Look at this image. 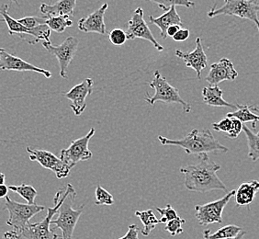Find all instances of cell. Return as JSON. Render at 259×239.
Instances as JSON below:
<instances>
[{
	"mask_svg": "<svg viewBox=\"0 0 259 239\" xmlns=\"http://www.w3.org/2000/svg\"><path fill=\"white\" fill-rule=\"evenodd\" d=\"M199 157V163L180 168V172L185 176V187L190 191L197 192L215 189L226 190V186L217 175L221 166L210 161L208 154H202Z\"/></svg>",
	"mask_w": 259,
	"mask_h": 239,
	"instance_id": "obj_1",
	"label": "cell"
},
{
	"mask_svg": "<svg viewBox=\"0 0 259 239\" xmlns=\"http://www.w3.org/2000/svg\"><path fill=\"white\" fill-rule=\"evenodd\" d=\"M161 145H174L184 150L187 154L202 155L209 153H226L228 148L222 145L209 129H193L184 138L179 140L168 139L164 136H158Z\"/></svg>",
	"mask_w": 259,
	"mask_h": 239,
	"instance_id": "obj_2",
	"label": "cell"
},
{
	"mask_svg": "<svg viewBox=\"0 0 259 239\" xmlns=\"http://www.w3.org/2000/svg\"><path fill=\"white\" fill-rule=\"evenodd\" d=\"M66 188L67 194L57 211L58 217L52 220L51 224H54L56 228L61 230L60 239H73L75 226L84 211L85 205H80L77 209H74V203L77 193L73 185L68 183Z\"/></svg>",
	"mask_w": 259,
	"mask_h": 239,
	"instance_id": "obj_3",
	"label": "cell"
},
{
	"mask_svg": "<svg viewBox=\"0 0 259 239\" xmlns=\"http://www.w3.org/2000/svg\"><path fill=\"white\" fill-rule=\"evenodd\" d=\"M149 86L155 90V94L151 96L147 93L145 98V101H147L150 105L154 106L157 101H162L166 104L177 103L182 106L185 113H190L191 110L190 103L181 98L180 90L170 85L166 78L160 74L158 70H155L154 79L150 82Z\"/></svg>",
	"mask_w": 259,
	"mask_h": 239,
	"instance_id": "obj_4",
	"label": "cell"
},
{
	"mask_svg": "<svg viewBox=\"0 0 259 239\" xmlns=\"http://www.w3.org/2000/svg\"><path fill=\"white\" fill-rule=\"evenodd\" d=\"M10 6L8 4L0 7V15L2 19L0 21H4L8 28L10 35H17L21 40L25 41L29 45H36L40 41L44 42H51V29L46 24H41L33 29L26 28L22 25L19 20H16L10 17L9 14Z\"/></svg>",
	"mask_w": 259,
	"mask_h": 239,
	"instance_id": "obj_5",
	"label": "cell"
},
{
	"mask_svg": "<svg viewBox=\"0 0 259 239\" xmlns=\"http://www.w3.org/2000/svg\"><path fill=\"white\" fill-rule=\"evenodd\" d=\"M67 194V188L58 189L54 198L55 207L48 208V213L44 220L38 223L29 224L24 229L20 232V236L26 239H58L59 235L51 229V221L53 217L57 214L62 203L64 202L65 196Z\"/></svg>",
	"mask_w": 259,
	"mask_h": 239,
	"instance_id": "obj_6",
	"label": "cell"
},
{
	"mask_svg": "<svg viewBox=\"0 0 259 239\" xmlns=\"http://www.w3.org/2000/svg\"><path fill=\"white\" fill-rule=\"evenodd\" d=\"M9 213L7 224L20 234V232L30 224V220L36 214H40L45 210V206L36 204H20L15 202L8 195L5 198L4 209Z\"/></svg>",
	"mask_w": 259,
	"mask_h": 239,
	"instance_id": "obj_7",
	"label": "cell"
},
{
	"mask_svg": "<svg viewBox=\"0 0 259 239\" xmlns=\"http://www.w3.org/2000/svg\"><path fill=\"white\" fill-rule=\"evenodd\" d=\"M258 11V3L253 0H225V5L219 9H216L214 6L208 12V17L214 18L220 15L236 16L241 19L252 20L259 31Z\"/></svg>",
	"mask_w": 259,
	"mask_h": 239,
	"instance_id": "obj_8",
	"label": "cell"
},
{
	"mask_svg": "<svg viewBox=\"0 0 259 239\" xmlns=\"http://www.w3.org/2000/svg\"><path fill=\"white\" fill-rule=\"evenodd\" d=\"M79 42L74 37L69 36L61 45H52L51 42H44L42 46L51 55H55L58 60L60 67V75L63 78H67V68L74 59L78 49Z\"/></svg>",
	"mask_w": 259,
	"mask_h": 239,
	"instance_id": "obj_9",
	"label": "cell"
},
{
	"mask_svg": "<svg viewBox=\"0 0 259 239\" xmlns=\"http://www.w3.org/2000/svg\"><path fill=\"white\" fill-rule=\"evenodd\" d=\"M235 190H232L222 199L210 202L206 205L195 206V216L200 225L207 226L211 224L223 223V213L230 200L234 196Z\"/></svg>",
	"mask_w": 259,
	"mask_h": 239,
	"instance_id": "obj_10",
	"label": "cell"
},
{
	"mask_svg": "<svg viewBox=\"0 0 259 239\" xmlns=\"http://www.w3.org/2000/svg\"><path fill=\"white\" fill-rule=\"evenodd\" d=\"M95 128H91L85 136L72 141L68 148L61 150V160L72 169L78 162L91 160L93 154L89 148V144L91 138L95 135Z\"/></svg>",
	"mask_w": 259,
	"mask_h": 239,
	"instance_id": "obj_11",
	"label": "cell"
},
{
	"mask_svg": "<svg viewBox=\"0 0 259 239\" xmlns=\"http://www.w3.org/2000/svg\"><path fill=\"white\" fill-rule=\"evenodd\" d=\"M26 150L31 161H36L42 168L53 171L57 179H65L72 170V168L65 164L60 157H57L55 154L47 150L34 149L30 146L27 147Z\"/></svg>",
	"mask_w": 259,
	"mask_h": 239,
	"instance_id": "obj_12",
	"label": "cell"
},
{
	"mask_svg": "<svg viewBox=\"0 0 259 239\" xmlns=\"http://www.w3.org/2000/svg\"><path fill=\"white\" fill-rule=\"evenodd\" d=\"M144 15H145V13H144V10L142 8H137L134 11L133 16L127 24L126 34H127L128 39L129 40L144 39V40L149 41L150 43L154 45L159 52L164 50V47L159 45V43L155 40L149 27L145 22Z\"/></svg>",
	"mask_w": 259,
	"mask_h": 239,
	"instance_id": "obj_13",
	"label": "cell"
},
{
	"mask_svg": "<svg viewBox=\"0 0 259 239\" xmlns=\"http://www.w3.org/2000/svg\"><path fill=\"white\" fill-rule=\"evenodd\" d=\"M94 81L92 78H85L78 85L75 86L66 92L65 97L71 101L70 108L75 116H80L87 108V98L93 92Z\"/></svg>",
	"mask_w": 259,
	"mask_h": 239,
	"instance_id": "obj_14",
	"label": "cell"
},
{
	"mask_svg": "<svg viewBox=\"0 0 259 239\" xmlns=\"http://www.w3.org/2000/svg\"><path fill=\"white\" fill-rule=\"evenodd\" d=\"M195 44H196V48L192 52L186 53L182 51L176 50L175 55L177 57L182 59L187 67L195 70L197 77L200 79L202 70H204L208 66V58L205 54L200 37H198L196 39Z\"/></svg>",
	"mask_w": 259,
	"mask_h": 239,
	"instance_id": "obj_15",
	"label": "cell"
},
{
	"mask_svg": "<svg viewBox=\"0 0 259 239\" xmlns=\"http://www.w3.org/2000/svg\"><path fill=\"white\" fill-rule=\"evenodd\" d=\"M0 69L18 72L31 71L45 75L46 78L52 77V73L50 71L31 65L20 57L11 55L4 48H0Z\"/></svg>",
	"mask_w": 259,
	"mask_h": 239,
	"instance_id": "obj_16",
	"label": "cell"
},
{
	"mask_svg": "<svg viewBox=\"0 0 259 239\" xmlns=\"http://www.w3.org/2000/svg\"><path fill=\"white\" fill-rule=\"evenodd\" d=\"M237 76L238 73L234 69V64L227 58H222L210 65L206 81L209 86H218L223 81H234Z\"/></svg>",
	"mask_w": 259,
	"mask_h": 239,
	"instance_id": "obj_17",
	"label": "cell"
},
{
	"mask_svg": "<svg viewBox=\"0 0 259 239\" xmlns=\"http://www.w3.org/2000/svg\"><path fill=\"white\" fill-rule=\"evenodd\" d=\"M109 5L105 3L99 10H96L88 17L82 18L78 21V30L90 33L96 32L100 34H106V24L104 21V15L106 10H108Z\"/></svg>",
	"mask_w": 259,
	"mask_h": 239,
	"instance_id": "obj_18",
	"label": "cell"
},
{
	"mask_svg": "<svg viewBox=\"0 0 259 239\" xmlns=\"http://www.w3.org/2000/svg\"><path fill=\"white\" fill-rule=\"evenodd\" d=\"M150 22L152 24H155L160 29V34L163 39H166V30L172 25H181L182 26V20L180 18L176 6L171 7L169 10H166L164 14L160 16L158 18H155L153 16H149Z\"/></svg>",
	"mask_w": 259,
	"mask_h": 239,
	"instance_id": "obj_19",
	"label": "cell"
},
{
	"mask_svg": "<svg viewBox=\"0 0 259 239\" xmlns=\"http://www.w3.org/2000/svg\"><path fill=\"white\" fill-rule=\"evenodd\" d=\"M77 0H59L54 5L41 4L40 12L45 16H74Z\"/></svg>",
	"mask_w": 259,
	"mask_h": 239,
	"instance_id": "obj_20",
	"label": "cell"
},
{
	"mask_svg": "<svg viewBox=\"0 0 259 239\" xmlns=\"http://www.w3.org/2000/svg\"><path fill=\"white\" fill-rule=\"evenodd\" d=\"M259 181L252 180L250 182H244L235 190L234 197L235 203L238 206H246L253 203L254 196L258 192Z\"/></svg>",
	"mask_w": 259,
	"mask_h": 239,
	"instance_id": "obj_21",
	"label": "cell"
},
{
	"mask_svg": "<svg viewBox=\"0 0 259 239\" xmlns=\"http://www.w3.org/2000/svg\"><path fill=\"white\" fill-rule=\"evenodd\" d=\"M224 91L218 86L206 87L202 90V98L205 103L211 107H226L231 109H236V105L225 101L223 98Z\"/></svg>",
	"mask_w": 259,
	"mask_h": 239,
	"instance_id": "obj_22",
	"label": "cell"
},
{
	"mask_svg": "<svg viewBox=\"0 0 259 239\" xmlns=\"http://www.w3.org/2000/svg\"><path fill=\"white\" fill-rule=\"evenodd\" d=\"M229 118H236L240 120L243 124L252 123V128H256V124L259 122V115L254 113L251 110V106L248 105L236 104V110L229 112L226 115Z\"/></svg>",
	"mask_w": 259,
	"mask_h": 239,
	"instance_id": "obj_23",
	"label": "cell"
},
{
	"mask_svg": "<svg viewBox=\"0 0 259 239\" xmlns=\"http://www.w3.org/2000/svg\"><path fill=\"white\" fill-rule=\"evenodd\" d=\"M135 215L139 217L144 227L141 229V233L144 236H148L150 233L155 229V226L160 224L159 220L156 218L154 211L152 209L146 211H136Z\"/></svg>",
	"mask_w": 259,
	"mask_h": 239,
	"instance_id": "obj_24",
	"label": "cell"
},
{
	"mask_svg": "<svg viewBox=\"0 0 259 239\" xmlns=\"http://www.w3.org/2000/svg\"><path fill=\"white\" fill-rule=\"evenodd\" d=\"M243 231L242 227H239L237 225L234 224H229L224 226L219 230H217L215 233L211 234L210 230H205L203 232V237L204 239H224L228 238V237H234L236 236Z\"/></svg>",
	"mask_w": 259,
	"mask_h": 239,
	"instance_id": "obj_25",
	"label": "cell"
},
{
	"mask_svg": "<svg viewBox=\"0 0 259 239\" xmlns=\"http://www.w3.org/2000/svg\"><path fill=\"white\" fill-rule=\"evenodd\" d=\"M45 24L50 28L51 30L62 33L66 28L73 26V21L70 20L68 15L48 16Z\"/></svg>",
	"mask_w": 259,
	"mask_h": 239,
	"instance_id": "obj_26",
	"label": "cell"
},
{
	"mask_svg": "<svg viewBox=\"0 0 259 239\" xmlns=\"http://www.w3.org/2000/svg\"><path fill=\"white\" fill-rule=\"evenodd\" d=\"M243 130L248 143V156L254 162L259 160V132L253 133L246 125L243 126Z\"/></svg>",
	"mask_w": 259,
	"mask_h": 239,
	"instance_id": "obj_27",
	"label": "cell"
},
{
	"mask_svg": "<svg viewBox=\"0 0 259 239\" xmlns=\"http://www.w3.org/2000/svg\"><path fill=\"white\" fill-rule=\"evenodd\" d=\"M9 189L14 193L20 195L22 199L25 200L27 204L33 205L35 204V198L37 197L38 192L34 187L31 185L21 184L19 186H10Z\"/></svg>",
	"mask_w": 259,
	"mask_h": 239,
	"instance_id": "obj_28",
	"label": "cell"
},
{
	"mask_svg": "<svg viewBox=\"0 0 259 239\" xmlns=\"http://www.w3.org/2000/svg\"><path fill=\"white\" fill-rule=\"evenodd\" d=\"M154 2L156 5L159 7L160 9L166 11L169 10L173 6H182L187 9L194 8L195 3L191 0H147Z\"/></svg>",
	"mask_w": 259,
	"mask_h": 239,
	"instance_id": "obj_29",
	"label": "cell"
},
{
	"mask_svg": "<svg viewBox=\"0 0 259 239\" xmlns=\"http://www.w3.org/2000/svg\"><path fill=\"white\" fill-rule=\"evenodd\" d=\"M95 205H106L111 206L114 205V197L110 194L108 190L102 188L100 185H98L95 189Z\"/></svg>",
	"mask_w": 259,
	"mask_h": 239,
	"instance_id": "obj_30",
	"label": "cell"
},
{
	"mask_svg": "<svg viewBox=\"0 0 259 239\" xmlns=\"http://www.w3.org/2000/svg\"><path fill=\"white\" fill-rule=\"evenodd\" d=\"M186 223V221L181 217H177L175 219L171 220L169 222L166 223V225L164 227V230L168 232L172 236H176L178 234L183 233V228L182 225Z\"/></svg>",
	"mask_w": 259,
	"mask_h": 239,
	"instance_id": "obj_31",
	"label": "cell"
},
{
	"mask_svg": "<svg viewBox=\"0 0 259 239\" xmlns=\"http://www.w3.org/2000/svg\"><path fill=\"white\" fill-rule=\"evenodd\" d=\"M156 211L162 215L161 219L159 220L160 224H166L167 222H169L171 220L179 217L177 211L173 209V207L170 205H166L164 208L156 207Z\"/></svg>",
	"mask_w": 259,
	"mask_h": 239,
	"instance_id": "obj_32",
	"label": "cell"
},
{
	"mask_svg": "<svg viewBox=\"0 0 259 239\" xmlns=\"http://www.w3.org/2000/svg\"><path fill=\"white\" fill-rule=\"evenodd\" d=\"M109 39L112 45L120 46V45H124L126 41L128 40V37L126 34V31L119 29V28H116L110 31V34H109Z\"/></svg>",
	"mask_w": 259,
	"mask_h": 239,
	"instance_id": "obj_33",
	"label": "cell"
},
{
	"mask_svg": "<svg viewBox=\"0 0 259 239\" xmlns=\"http://www.w3.org/2000/svg\"><path fill=\"white\" fill-rule=\"evenodd\" d=\"M46 19H47V17L44 15L42 17H24V18L18 20L22 25L25 26L26 28L33 29L41 24H45Z\"/></svg>",
	"mask_w": 259,
	"mask_h": 239,
	"instance_id": "obj_34",
	"label": "cell"
},
{
	"mask_svg": "<svg viewBox=\"0 0 259 239\" xmlns=\"http://www.w3.org/2000/svg\"><path fill=\"white\" fill-rule=\"evenodd\" d=\"M231 126H232V118L229 117H225L222 121H220L219 123L212 124L213 130L223 134H227L231 129Z\"/></svg>",
	"mask_w": 259,
	"mask_h": 239,
	"instance_id": "obj_35",
	"label": "cell"
},
{
	"mask_svg": "<svg viewBox=\"0 0 259 239\" xmlns=\"http://www.w3.org/2000/svg\"><path fill=\"white\" fill-rule=\"evenodd\" d=\"M243 123L240 120L236 119V118H232V126L229 132L226 134V135L229 138H236L238 135L241 134L242 130H243Z\"/></svg>",
	"mask_w": 259,
	"mask_h": 239,
	"instance_id": "obj_36",
	"label": "cell"
},
{
	"mask_svg": "<svg viewBox=\"0 0 259 239\" xmlns=\"http://www.w3.org/2000/svg\"><path fill=\"white\" fill-rule=\"evenodd\" d=\"M139 227L136 224H131L128 227V232L126 233L124 236L119 239H139Z\"/></svg>",
	"mask_w": 259,
	"mask_h": 239,
	"instance_id": "obj_37",
	"label": "cell"
},
{
	"mask_svg": "<svg viewBox=\"0 0 259 239\" xmlns=\"http://www.w3.org/2000/svg\"><path fill=\"white\" fill-rule=\"evenodd\" d=\"M190 32L189 29L181 28V29L172 37V39H173L175 42L180 43V42H184V41L188 40L189 37H190Z\"/></svg>",
	"mask_w": 259,
	"mask_h": 239,
	"instance_id": "obj_38",
	"label": "cell"
},
{
	"mask_svg": "<svg viewBox=\"0 0 259 239\" xmlns=\"http://www.w3.org/2000/svg\"><path fill=\"white\" fill-rule=\"evenodd\" d=\"M20 237H21L20 234L18 232H16L15 230L12 229L11 231L6 232L0 239H20Z\"/></svg>",
	"mask_w": 259,
	"mask_h": 239,
	"instance_id": "obj_39",
	"label": "cell"
},
{
	"mask_svg": "<svg viewBox=\"0 0 259 239\" xmlns=\"http://www.w3.org/2000/svg\"><path fill=\"white\" fill-rule=\"evenodd\" d=\"M181 29V25H172L166 30L167 37H173Z\"/></svg>",
	"mask_w": 259,
	"mask_h": 239,
	"instance_id": "obj_40",
	"label": "cell"
},
{
	"mask_svg": "<svg viewBox=\"0 0 259 239\" xmlns=\"http://www.w3.org/2000/svg\"><path fill=\"white\" fill-rule=\"evenodd\" d=\"M9 187L6 186L5 184L0 185V199H4L9 193Z\"/></svg>",
	"mask_w": 259,
	"mask_h": 239,
	"instance_id": "obj_41",
	"label": "cell"
},
{
	"mask_svg": "<svg viewBox=\"0 0 259 239\" xmlns=\"http://www.w3.org/2000/svg\"><path fill=\"white\" fill-rule=\"evenodd\" d=\"M246 234V232L245 231H242L241 233L237 234L236 236H234V237H228V238H224V239H244V235Z\"/></svg>",
	"mask_w": 259,
	"mask_h": 239,
	"instance_id": "obj_42",
	"label": "cell"
},
{
	"mask_svg": "<svg viewBox=\"0 0 259 239\" xmlns=\"http://www.w3.org/2000/svg\"><path fill=\"white\" fill-rule=\"evenodd\" d=\"M6 175L0 172V185L5 184Z\"/></svg>",
	"mask_w": 259,
	"mask_h": 239,
	"instance_id": "obj_43",
	"label": "cell"
},
{
	"mask_svg": "<svg viewBox=\"0 0 259 239\" xmlns=\"http://www.w3.org/2000/svg\"><path fill=\"white\" fill-rule=\"evenodd\" d=\"M251 110H253V111H254L255 113H257V114H259V109L258 108H255L254 106H251Z\"/></svg>",
	"mask_w": 259,
	"mask_h": 239,
	"instance_id": "obj_44",
	"label": "cell"
},
{
	"mask_svg": "<svg viewBox=\"0 0 259 239\" xmlns=\"http://www.w3.org/2000/svg\"><path fill=\"white\" fill-rule=\"evenodd\" d=\"M10 2H12V3H16V4H18V0H9Z\"/></svg>",
	"mask_w": 259,
	"mask_h": 239,
	"instance_id": "obj_45",
	"label": "cell"
},
{
	"mask_svg": "<svg viewBox=\"0 0 259 239\" xmlns=\"http://www.w3.org/2000/svg\"><path fill=\"white\" fill-rule=\"evenodd\" d=\"M253 1H254V2H256V0H253Z\"/></svg>",
	"mask_w": 259,
	"mask_h": 239,
	"instance_id": "obj_46",
	"label": "cell"
}]
</instances>
